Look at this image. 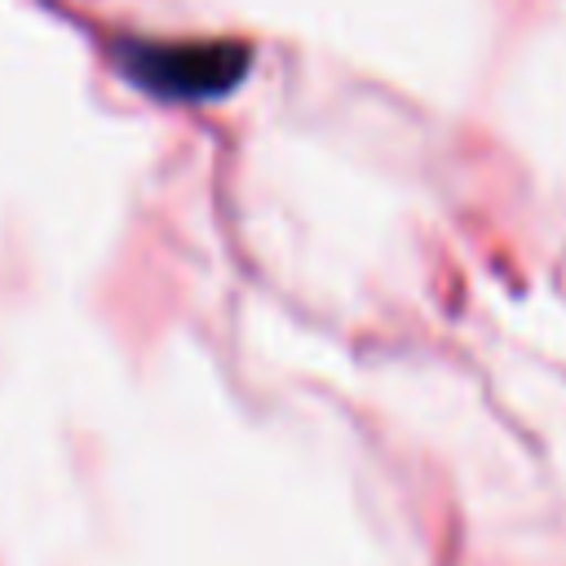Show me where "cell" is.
I'll list each match as a JSON object with an SVG mask.
<instances>
[{
  "label": "cell",
  "mask_w": 566,
  "mask_h": 566,
  "mask_svg": "<svg viewBox=\"0 0 566 566\" xmlns=\"http://www.w3.org/2000/svg\"><path fill=\"white\" fill-rule=\"evenodd\" d=\"M252 62L239 40H124L119 71L150 97L164 102H212L230 93Z\"/></svg>",
  "instance_id": "obj_1"
}]
</instances>
